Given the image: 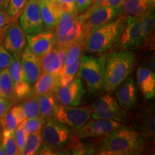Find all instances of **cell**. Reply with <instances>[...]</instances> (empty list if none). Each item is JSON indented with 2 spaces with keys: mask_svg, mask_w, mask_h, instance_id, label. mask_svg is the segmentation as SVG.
I'll list each match as a JSON object with an SVG mask.
<instances>
[{
  "mask_svg": "<svg viewBox=\"0 0 155 155\" xmlns=\"http://www.w3.org/2000/svg\"><path fill=\"white\" fill-rule=\"evenodd\" d=\"M96 147L98 154L104 155H129L141 153L147 138L132 127H124L104 137Z\"/></svg>",
  "mask_w": 155,
  "mask_h": 155,
  "instance_id": "6da1fadb",
  "label": "cell"
},
{
  "mask_svg": "<svg viewBox=\"0 0 155 155\" xmlns=\"http://www.w3.org/2000/svg\"><path fill=\"white\" fill-rule=\"evenodd\" d=\"M126 23V16L120 14L115 19L93 30L87 36L86 48L93 53L107 51L119 42Z\"/></svg>",
  "mask_w": 155,
  "mask_h": 155,
  "instance_id": "7a4b0ae2",
  "label": "cell"
},
{
  "mask_svg": "<svg viewBox=\"0 0 155 155\" xmlns=\"http://www.w3.org/2000/svg\"><path fill=\"white\" fill-rule=\"evenodd\" d=\"M135 58L132 52L121 51L113 53L105 65L104 88L111 93L123 83L132 72Z\"/></svg>",
  "mask_w": 155,
  "mask_h": 155,
  "instance_id": "3957f363",
  "label": "cell"
},
{
  "mask_svg": "<svg viewBox=\"0 0 155 155\" xmlns=\"http://www.w3.org/2000/svg\"><path fill=\"white\" fill-rule=\"evenodd\" d=\"M42 147L39 154H54L66 148L71 138L68 126L53 119L45 121L41 131Z\"/></svg>",
  "mask_w": 155,
  "mask_h": 155,
  "instance_id": "277c9868",
  "label": "cell"
},
{
  "mask_svg": "<svg viewBox=\"0 0 155 155\" xmlns=\"http://www.w3.org/2000/svg\"><path fill=\"white\" fill-rule=\"evenodd\" d=\"M55 45L69 47L77 42H86L81 15L77 10L63 12L55 27Z\"/></svg>",
  "mask_w": 155,
  "mask_h": 155,
  "instance_id": "5b68a950",
  "label": "cell"
},
{
  "mask_svg": "<svg viewBox=\"0 0 155 155\" xmlns=\"http://www.w3.org/2000/svg\"><path fill=\"white\" fill-rule=\"evenodd\" d=\"M106 62L103 58L81 55L78 78L86 83L91 94L99 92L104 88Z\"/></svg>",
  "mask_w": 155,
  "mask_h": 155,
  "instance_id": "8992f818",
  "label": "cell"
},
{
  "mask_svg": "<svg viewBox=\"0 0 155 155\" xmlns=\"http://www.w3.org/2000/svg\"><path fill=\"white\" fill-rule=\"evenodd\" d=\"M91 108L88 107L57 104L53 119L75 130H78L91 119Z\"/></svg>",
  "mask_w": 155,
  "mask_h": 155,
  "instance_id": "52a82bcc",
  "label": "cell"
},
{
  "mask_svg": "<svg viewBox=\"0 0 155 155\" xmlns=\"http://www.w3.org/2000/svg\"><path fill=\"white\" fill-rule=\"evenodd\" d=\"M91 117L94 119H111L125 122L127 119V110L121 107L119 103L110 95L98 98L91 106Z\"/></svg>",
  "mask_w": 155,
  "mask_h": 155,
  "instance_id": "ba28073f",
  "label": "cell"
},
{
  "mask_svg": "<svg viewBox=\"0 0 155 155\" xmlns=\"http://www.w3.org/2000/svg\"><path fill=\"white\" fill-rule=\"evenodd\" d=\"M120 14H121V9H116L108 6H101L93 10L83 12L81 17L86 39L93 30L111 22Z\"/></svg>",
  "mask_w": 155,
  "mask_h": 155,
  "instance_id": "9c48e42d",
  "label": "cell"
},
{
  "mask_svg": "<svg viewBox=\"0 0 155 155\" xmlns=\"http://www.w3.org/2000/svg\"><path fill=\"white\" fill-rule=\"evenodd\" d=\"M124 126L123 122L115 120L89 119L80 129L76 130L77 137L80 139L106 137Z\"/></svg>",
  "mask_w": 155,
  "mask_h": 155,
  "instance_id": "30bf717a",
  "label": "cell"
},
{
  "mask_svg": "<svg viewBox=\"0 0 155 155\" xmlns=\"http://www.w3.org/2000/svg\"><path fill=\"white\" fill-rule=\"evenodd\" d=\"M142 17L126 16V23L120 37L123 49H135L143 44Z\"/></svg>",
  "mask_w": 155,
  "mask_h": 155,
  "instance_id": "8fae6325",
  "label": "cell"
},
{
  "mask_svg": "<svg viewBox=\"0 0 155 155\" xmlns=\"http://www.w3.org/2000/svg\"><path fill=\"white\" fill-rule=\"evenodd\" d=\"M3 45L13 57L20 58L27 47V35L18 21L12 22L4 35Z\"/></svg>",
  "mask_w": 155,
  "mask_h": 155,
  "instance_id": "7c38bea8",
  "label": "cell"
},
{
  "mask_svg": "<svg viewBox=\"0 0 155 155\" xmlns=\"http://www.w3.org/2000/svg\"><path fill=\"white\" fill-rule=\"evenodd\" d=\"M19 22L23 30L28 35L44 30L39 0H28L21 13Z\"/></svg>",
  "mask_w": 155,
  "mask_h": 155,
  "instance_id": "4fadbf2b",
  "label": "cell"
},
{
  "mask_svg": "<svg viewBox=\"0 0 155 155\" xmlns=\"http://www.w3.org/2000/svg\"><path fill=\"white\" fill-rule=\"evenodd\" d=\"M84 94L85 90L80 78L73 79L68 86H60L54 93L57 102L67 106L80 105Z\"/></svg>",
  "mask_w": 155,
  "mask_h": 155,
  "instance_id": "5bb4252c",
  "label": "cell"
},
{
  "mask_svg": "<svg viewBox=\"0 0 155 155\" xmlns=\"http://www.w3.org/2000/svg\"><path fill=\"white\" fill-rule=\"evenodd\" d=\"M28 47L36 56L41 58L55 45V35L53 30H42L27 35Z\"/></svg>",
  "mask_w": 155,
  "mask_h": 155,
  "instance_id": "9a60e30c",
  "label": "cell"
},
{
  "mask_svg": "<svg viewBox=\"0 0 155 155\" xmlns=\"http://www.w3.org/2000/svg\"><path fill=\"white\" fill-rule=\"evenodd\" d=\"M8 68L14 83L15 97L17 98H24L28 96L32 92V86L25 78L20 58L13 57Z\"/></svg>",
  "mask_w": 155,
  "mask_h": 155,
  "instance_id": "2e32d148",
  "label": "cell"
},
{
  "mask_svg": "<svg viewBox=\"0 0 155 155\" xmlns=\"http://www.w3.org/2000/svg\"><path fill=\"white\" fill-rule=\"evenodd\" d=\"M20 61L26 81L31 86H34L42 72L40 58L27 46L21 54Z\"/></svg>",
  "mask_w": 155,
  "mask_h": 155,
  "instance_id": "e0dca14e",
  "label": "cell"
},
{
  "mask_svg": "<svg viewBox=\"0 0 155 155\" xmlns=\"http://www.w3.org/2000/svg\"><path fill=\"white\" fill-rule=\"evenodd\" d=\"M116 89V96L120 106L127 111L132 108L137 99V88L132 78L126 79Z\"/></svg>",
  "mask_w": 155,
  "mask_h": 155,
  "instance_id": "ac0fdd59",
  "label": "cell"
},
{
  "mask_svg": "<svg viewBox=\"0 0 155 155\" xmlns=\"http://www.w3.org/2000/svg\"><path fill=\"white\" fill-rule=\"evenodd\" d=\"M39 6L44 28L55 29L63 13L58 4L53 0H39Z\"/></svg>",
  "mask_w": 155,
  "mask_h": 155,
  "instance_id": "d6986e66",
  "label": "cell"
},
{
  "mask_svg": "<svg viewBox=\"0 0 155 155\" xmlns=\"http://www.w3.org/2000/svg\"><path fill=\"white\" fill-rule=\"evenodd\" d=\"M134 128L147 139L154 137L155 112L154 106H149L141 111L136 120Z\"/></svg>",
  "mask_w": 155,
  "mask_h": 155,
  "instance_id": "ffe728a7",
  "label": "cell"
},
{
  "mask_svg": "<svg viewBox=\"0 0 155 155\" xmlns=\"http://www.w3.org/2000/svg\"><path fill=\"white\" fill-rule=\"evenodd\" d=\"M137 82L139 90L144 95L145 99L154 98L155 95V75L147 67L141 66L137 69Z\"/></svg>",
  "mask_w": 155,
  "mask_h": 155,
  "instance_id": "44dd1931",
  "label": "cell"
},
{
  "mask_svg": "<svg viewBox=\"0 0 155 155\" xmlns=\"http://www.w3.org/2000/svg\"><path fill=\"white\" fill-rule=\"evenodd\" d=\"M60 86L59 75H53L43 72L34 84L35 96L48 94H54Z\"/></svg>",
  "mask_w": 155,
  "mask_h": 155,
  "instance_id": "7402d4cb",
  "label": "cell"
},
{
  "mask_svg": "<svg viewBox=\"0 0 155 155\" xmlns=\"http://www.w3.org/2000/svg\"><path fill=\"white\" fill-rule=\"evenodd\" d=\"M154 9L147 0H124L121 6V14L125 16L142 17Z\"/></svg>",
  "mask_w": 155,
  "mask_h": 155,
  "instance_id": "603a6c76",
  "label": "cell"
},
{
  "mask_svg": "<svg viewBox=\"0 0 155 155\" xmlns=\"http://www.w3.org/2000/svg\"><path fill=\"white\" fill-rule=\"evenodd\" d=\"M39 107V117L46 120L53 118L57 101L54 94H48L35 96Z\"/></svg>",
  "mask_w": 155,
  "mask_h": 155,
  "instance_id": "cb8c5ba5",
  "label": "cell"
},
{
  "mask_svg": "<svg viewBox=\"0 0 155 155\" xmlns=\"http://www.w3.org/2000/svg\"><path fill=\"white\" fill-rule=\"evenodd\" d=\"M154 9L142 16L143 44L150 50L154 49Z\"/></svg>",
  "mask_w": 155,
  "mask_h": 155,
  "instance_id": "d4e9b609",
  "label": "cell"
},
{
  "mask_svg": "<svg viewBox=\"0 0 155 155\" xmlns=\"http://www.w3.org/2000/svg\"><path fill=\"white\" fill-rule=\"evenodd\" d=\"M42 72L53 75H59L62 67L58 56V48L55 45L47 53L40 58Z\"/></svg>",
  "mask_w": 155,
  "mask_h": 155,
  "instance_id": "484cf974",
  "label": "cell"
},
{
  "mask_svg": "<svg viewBox=\"0 0 155 155\" xmlns=\"http://www.w3.org/2000/svg\"><path fill=\"white\" fill-rule=\"evenodd\" d=\"M0 97L11 101L15 98L14 83L8 68L0 71Z\"/></svg>",
  "mask_w": 155,
  "mask_h": 155,
  "instance_id": "4316f807",
  "label": "cell"
},
{
  "mask_svg": "<svg viewBox=\"0 0 155 155\" xmlns=\"http://www.w3.org/2000/svg\"><path fill=\"white\" fill-rule=\"evenodd\" d=\"M42 147V141L40 131L28 134L21 154H39Z\"/></svg>",
  "mask_w": 155,
  "mask_h": 155,
  "instance_id": "83f0119b",
  "label": "cell"
},
{
  "mask_svg": "<svg viewBox=\"0 0 155 155\" xmlns=\"http://www.w3.org/2000/svg\"><path fill=\"white\" fill-rule=\"evenodd\" d=\"M2 142L0 143L5 150V154L16 155L19 154L16 141L15 137V131L3 130L2 133Z\"/></svg>",
  "mask_w": 155,
  "mask_h": 155,
  "instance_id": "f1b7e54d",
  "label": "cell"
},
{
  "mask_svg": "<svg viewBox=\"0 0 155 155\" xmlns=\"http://www.w3.org/2000/svg\"><path fill=\"white\" fill-rule=\"evenodd\" d=\"M85 45H86V42L83 41L77 42L71 45L68 48L63 67L68 66L69 65L74 63L77 59L80 58Z\"/></svg>",
  "mask_w": 155,
  "mask_h": 155,
  "instance_id": "f546056e",
  "label": "cell"
},
{
  "mask_svg": "<svg viewBox=\"0 0 155 155\" xmlns=\"http://www.w3.org/2000/svg\"><path fill=\"white\" fill-rule=\"evenodd\" d=\"M45 121L44 119H41V118L38 116V117L32 118V119H25L19 126L22 127L28 134H30L41 131V129L44 124Z\"/></svg>",
  "mask_w": 155,
  "mask_h": 155,
  "instance_id": "4dcf8cb0",
  "label": "cell"
},
{
  "mask_svg": "<svg viewBox=\"0 0 155 155\" xmlns=\"http://www.w3.org/2000/svg\"><path fill=\"white\" fill-rule=\"evenodd\" d=\"M21 106H22L23 110H24L26 119L39 116L38 103L36 96L28 98Z\"/></svg>",
  "mask_w": 155,
  "mask_h": 155,
  "instance_id": "1f68e13d",
  "label": "cell"
},
{
  "mask_svg": "<svg viewBox=\"0 0 155 155\" xmlns=\"http://www.w3.org/2000/svg\"><path fill=\"white\" fill-rule=\"evenodd\" d=\"M0 124L3 130L15 131L19 125V122L10 109L0 118Z\"/></svg>",
  "mask_w": 155,
  "mask_h": 155,
  "instance_id": "d6a6232c",
  "label": "cell"
},
{
  "mask_svg": "<svg viewBox=\"0 0 155 155\" xmlns=\"http://www.w3.org/2000/svg\"><path fill=\"white\" fill-rule=\"evenodd\" d=\"M28 0H9L7 12L10 18L16 19L22 13Z\"/></svg>",
  "mask_w": 155,
  "mask_h": 155,
  "instance_id": "836d02e7",
  "label": "cell"
},
{
  "mask_svg": "<svg viewBox=\"0 0 155 155\" xmlns=\"http://www.w3.org/2000/svg\"><path fill=\"white\" fill-rule=\"evenodd\" d=\"M28 134H27L26 131L20 126H18L15 130V141H16L17 147L19 151V154H21V153L22 152L25 141H26L27 138H28Z\"/></svg>",
  "mask_w": 155,
  "mask_h": 155,
  "instance_id": "e575fe53",
  "label": "cell"
},
{
  "mask_svg": "<svg viewBox=\"0 0 155 155\" xmlns=\"http://www.w3.org/2000/svg\"><path fill=\"white\" fill-rule=\"evenodd\" d=\"M55 2L58 4L62 12H68L76 10L75 0H56Z\"/></svg>",
  "mask_w": 155,
  "mask_h": 155,
  "instance_id": "d590c367",
  "label": "cell"
},
{
  "mask_svg": "<svg viewBox=\"0 0 155 155\" xmlns=\"http://www.w3.org/2000/svg\"><path fill=\"white\" fill-rule=\"evenodd\" d=\"M80 58L77 59L74 63H73L71 65H69L68 66L63 67V68L61 69V72L59 73V75H72V76H74L75 74H76L78 71L79 65H80Z\"/></svg>",
  "mask_w": 155,
  "mask_h": 155,
  "instance_id": "8d00e7d4",
  "label": "cell"
},
{
  "mask_svg": "<svg viewBox=\"0 0 155 155\" xmlns=\"http://www.w3.org/2000/svg\"><path fill=\"white\" fill-rule=\"evenodd\" d=\"M11 111L12 112V114H14V116L16 118L17 121L19 122V124H22L23 121L26 119V117H25L24 110H23L22 106L21 105L15 106L14 107L11 108Z\"/></svg>",
  "mask_w": 155,
  "mask_h": 155,
  "instance_id": "74e56055",
  "label": "cell"
},
{
  "mask_svg": "<svg viewBox=\"0 0 155 155\" xmlns=\"http://www.w3.org/2000/svg\"><path fill=\"white\" fill-rule=\"evenodd\" d=\"M12 19L9 16L7 10H0V35L4 30H5V27L9 25Z\"/></svg>",
  "mask_w": 155,
  "mask_h": 155,
  "instance_id": "f35d334b",
  "label": "cell"
},
{
  "mask_svg": "<svg viewBox=\"0 0 155 155\" xmlns=\"http://www.w3.org/2000/svg\"><path fill=\"white\" fill-rule=\"evenodd\" d=\"M13 104V101L8 100L7 98L0 97V118L5 114L6 112L10 109L12 105Z\"/></svg>",
  "mask_w": 155,
  "mask_h": 155,
  "instance_id": "ab89813d",
  "label": "cell"
},
{
  "mask_svg": "<svg viewBox=\"0 0 155 155\" xmlns=\"http://www.w3.org/2000/svg\"><path fill=\"white\" fill-rule=\"evenodd\" d=\"M92 0H75V7L78 12L81 13L86 11L91 5Z\"/></svg>",
  "mask_w": 155,
  "mask_h": 155,
  "instance_id": "60d3db41",
  "label": "cell"
},
{
  "mask_svg": "<svg viewBox=\"0 0 155 155\" xmlns=\"http://www.w3.org/2000/svg\"><path fill=\"white\" fill-rule=\"evenodd\" d=\"M124 2V0H105L101 6H108V7H114L116 9H121V6Z\"/></svg>",
  "mask_w": 155,
  "mask_h": 155,
  "instance_id": "b9f144b4",
  "label": "cell"
},
{
  "mask_svg": "<svg viewBox=\"0 0 155 155\" xmlns=\"http://www.w3.org/2000/svg\"><path fill=\"white\" fill-rule=\"evenodd\" d=\"M104 1H105V0H92L91 5L90 7H89L86 10L91 11V10H93V9H96V7H100L101 5Z\"/></svg>",
  "mask_w": 155,
  "mask_h": 155,
  "instance_id": "7bdbcfd3",
  "label": "cell"
},
{
  "mask_svg": "<svg viewBox=\"0 0 155 155\" xmlns=\"http://www.w3.org/2000/svg\"><path fill=\"white\" fill-rule=\"evenodd\" d=\"M9 0H0V10H7Z\"/></svg>",
  "mask_w": 155,
  "mask_h": 155,
  "instance_id": "ee69618b",
  "label": "cell"
},
{
  "mask_svg": "<svg viewBox=\"0 0 155 155\" xmlns=\"http://www.w3.org/2000/svg\"><path fill=\"white\" fill-rule=\"evenodd\" d=\"M0 155H5V150H4L2 146L0 144Z\"/></svg>",
  "mask_w": 155,
  "mask_h": 155,
  "instance_id": "f6af8a7d",
  "label": "cell"
},
{
  "mask_svg": "<svg viewBox=\"0 0 155 155\" xmlns=\"http://www.w3.org/2000/svg\"><path fill=\"white\" fill-rule=\"evenodd\" d=\"M147 1L149 2H150L151 4H152V5H155V0H147Z\"/></svg>",
  "mask_w": 155,
  "mask_h": 155,
  "instance_id": "bcb514c9",
  "label": "cell"
},
{
  "mask_svg": "<svg viewBox=\"0 0 155 155\" xmlns=\"http://www.w3.org/2000/svg\"><path fill=\"white\" fill-rule=\"evenodd\" d=\"M1 137H2V131L0 130V142H1Z\"/></svg>",
  "mask_w": 155,
  "mask_h": 155,
  "instance_id": "7dc6e473",
  "label": "cell"
},
{
  "mask_svg": "<svg viewBox=\"0 0 155 155\" xmlns=\"http://www.w3.org/2000/svg\"><path fill=\"white\" fill-rule=\"evenodd\" d=\"M53 1H56V0H53Z\"/></svg>",
  "mask_w": 155,
  "mask_h": 155,
  "instance_id": "c3c4849f",
  "label": "cell"
}]
</instances>
